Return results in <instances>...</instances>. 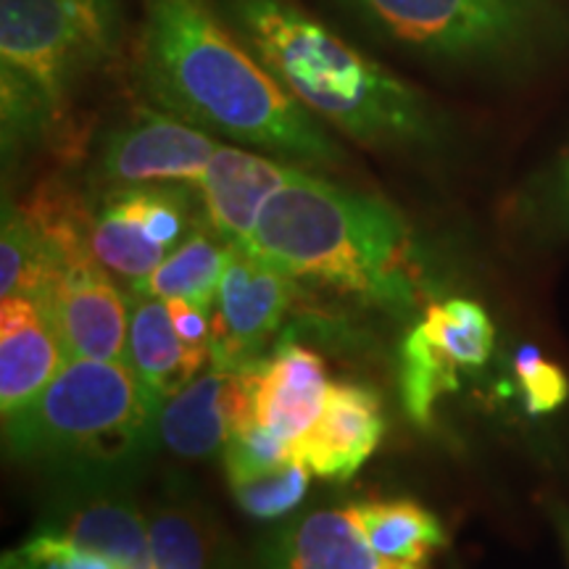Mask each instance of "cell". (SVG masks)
<instances>
[{
    "label": "cell",
    "instance_id": "obj_11",
    "mask_svg": "<svg viewBox=\"0 0 569 569\" xmlns=\"http://www.w3.org/2000/svg\"><path fill=\"white\" fill-rule=\"evenodd\" d=\"M38 530L109 557L124 569H156L148 517L127 488V478L67 480Z\"/></svg>",
    "mask_w": 569,
    "mask_h": 569
},
{
    "label": "cell",
    "instance_id": "obj_15",
    "mask_svg": "<svg viewBox=\"0 0 569 569\" xmlns=\"http://www.w3.org/2000/svg\"><path fill=\"white\" fill-rule=\"evenodd\" d=\"M67 367L61 340L38 301L24 296L0 303V411L9 419L34 401Z\"/></svg>",
    "mask_w": 569,
    "mask_h": 569
},
{
    "label": "cell",
    "instance_id": "obj_3",
    "mask_svg": "<svg viewBox=\"0 0 569 569\" xmlns=\"http://www.w3.org/2000/svg\"><path fill=\"white\" fill-rule=\"evenodd\" d=\"M248 248L293 280L386 303L415 298L407 219L380 198L301 169L261 209Z\"/></svg>",
    "mask_w": 569,
    "mask_h": 569
},
{
    "label": "cell",
    "instance_id": "obj_25",
    "mask_svg": "<svg viewBox=\"0 0 569 569\" xmlns=\"http://www.w3.org/2000/svg\"><path fill=\"white\" fill-rule=\"evenodd\" d=\"M311 469L301 459H288L256 478L230 482L238 507L253 519H280L301 507L309 493Z\"/></svg>",
    "mask_w": 569,
    "mask_h": 569
},
{
    "label": "cell",
    "instance_id": "obj_20",
    "mask_svg": "<svg viewBox=\"0 0 569 569\" xmlns=\"http://www.w3.org/2000/svg\"><path fill=\"white\" fill-rule=\"evenodd\" d=\"M356 528L377 557L396 565L422 567L443 549L448 536L440 519L409 498L393 501H361L348 507Z\"/></svg>",
    "mask_w": 569,
    "mask_h": 569
},
{
    "label": "cell",
    "instance_id": "obj_22",
    "mask_svg": "<svg viewBox=\"0 0 569 569\" xmlns=\"http://www.w3.org/2000/svg\"><path fill=\"white\" fill-rule=\"evenodd\" d=\"M67 261L38 232L19 203L3 201V230H0V298L24 296L40 301L48 284Z\"/></svg>",
    "mask_w": 569,
    "mask_h": 569
},
{
    "label": "cell",
    "instance_id": "obj_21",
    "mask_svg": "<svg viewBox=\"0 0 569 569\" xmlns=\"http://www.w3.org/2000/svg\"><path fill=\"white\" fill-rule=\"evenodd\" d=\"M230 248L232 243H227L203 217L193 232L153 269L151 277L132 290L163 298V301L180 298L211 315Z\"/></svg>",
    "mask_w": 569,
    "mask_h": 569
},
{
    "label": "cell",
    "instance_id": "obj_24",
    "mask_svg": "<svg viewBox=\"0 0 569 569\" xmlns=\"http://www.w3.org/2000/svg\"><path fill=\"white\" fill-rule=\"evenodd\" d=\"M459 388V372L438 359L427 343L419 327H411V332L403 340L401 348V396L407 415L417 425H430L432 407L443 393Z\"/></svg>",
    "mask_w": 569,
    "mask_h": 569
},
{
    "label": "cell",
    "instance_id": "obj_10",
    "mask_svg": "<svg viewBox=\"0 0 569 569\" xmlns=\"http://www.w3.org/2000/svg\"><path fill=\"white\" fill-rule=\"evenodd\" d=\"M38 303L51 319L67 361H127L130 293L113 284L96 256L63 264Z\"/></svg>",
    "mask_w": 569,
    "mask_h": 569
},
{
    "label": "cell",
    "instance_id": "obj_29",
    "mask_svg": "<svg viewBox=\"0 0 569 569\" xmlns=\"http://www.w3.org/2000/svg\"><path fill=\"white\" fill-rule=\"evenodd\" d=\"M557 196L561 206H565V211L569 213V156L565 159V163H561L559 169V182H557Z\"/></svg>",
    "mask_w": 569,
    "mask_h": 569
},
{
    "label": "cell",
    "instance_id": "obj_17",
    "mask_svg": "<svg viewBox=\"0 0 569 569\" xmlns=\"http://www.w3.org/2000/svg\"><path fill=\"white\" fill-rule=\"evenodd\" d=\"M256 569H422L380 559L356 528L351 511L317 509L277 528L261 546Z\"/></svg>",
    "mask_w": 569,
    "mask_h": 569
},
{
    "label": "cell",
    "instance_id": "obj_6",
    "mask_svg": "<svg viewBox=\"0 0 569 569\" xmlns=\"http://www.w3.org/2000/svg\"><path fill=\"white\" fill-rule=\"evenodd\" d=\"M375 34L443 67H496L538 51L551 0H338Z\"/></svg>",
    "mask_w": 569,
    "mask_h": 569
},
{
    "label": "cell",
    "instance_id": "obj_18",
    "mask_svg": "<svg viewBox=\"0 0 569 569\" xmlns=\"http://www.w3.org/2000/svg\"><path fill=\"white\" fill-rule=\"evenodd\" d=\"M327 388L322 356L288 340L253 369V417L296 443L317 422Z\"/></svg>",
    "mask_w": 569,
    "mask_h": 569
},
{
    "label": "cell",
    "instance_id": "obj_30",
    "mask_svg": "<svg viewBox=\"0 0 569 569\" xmlns=\"http://www.w3.org/2000/svg\"><path fill=\"white\" fill-rule=\"evenodd\" d=\"M557 522H559V530H561V538H565L567 543V551H569V515L565 509L557 511Z\"/></svg>",
    "mask_w": 569,
    "mask_h": 569
},
{
    "label": "cell",
    "instance_id": "obj_8",
    "mask_svg": "<svg viewBox=\"0 0 569 569\" xmlns=\"http://www.w3.org/2000/svg\"><path fill=\"white\" fill-rule=\"evenodd\" d=\"M293 293V277L232 243L211 309V365L227 372L259 367Z\"/></svg>",
    "mask_w": 569,
    "mask_h": 569
},
{
    "label": "cell",
    "instance_id": "obj_12",
    "mask_svg": "<svg viewBox=\"0 0 569 569\" xmlns=\"http://www.w3.org/2000/svg\"><path fill=\"white\" fill-rule=\"evenodd\" d=\"M253 369L227 372L213 367L169 396L156 417V440L182 459L219 453L232 427L253 417Z\"/></svg>",
    "mask_w": 569,
    "mask_h": 569
},
{
    "label": "cell",
    "instance_id": "obj_26",
    "mask_svg": "<svg viewBox=\"0 0 569 569\" xmlns=\"http://www.w3.org/2000/svg\"><path fill=\"white\" fill-rule=\"evenodd\" d=\"M293 459V443L277 436L259 422V419H246L238 427H232L230 438L222 448V461L227 482H238L256 478L282 461Z\"/></svg>",
    "mask_w": 569,
    "mask_h": 569
},
{
    "label": "cell",
    "instance_id": "obj_2",
    "mask_svg": "<svg viewBox=\"0 0 569 569\" xmlns=\"http://www.w3.org/2000/svg\"><path fill=\"white\" fill-rule=\"evenodd\" d=\"M219 11L306 111L365 148L411 151L438 140L430 101L290 0H219Z\"/></svg>",
    "mask_w": 569,
    "mask_h": 569
},
{
    "label": "cell",
    "instance_id": "obj_14",
    "mask_svg": "<svg viewBox=\"0 0 569 569\" xmlns=\"http://www.w3.org/2000/svg\"><path fill=\"white\" fill-rule=\"evenodd\" d=\"M296 172L298 163L246 148L219 146L196 184L206 222L227 243L248 246L261 209L282 184L293 180Z\"/></svg>",
    "mask_w": 569,
    "mask_h": 569
},
{
    "label": "cell",
    "instance_id": "obj_23",
    "mask_svg": "<svg viewBox=\"0 0 569 569\" xmlns=\"http://www.w3.org/2000/svg\"><path fill=\"white\" fill-rule=\"evenodd\" d=\"M417 327L432 351L457 372H469L486 365L496 343V330L486 309L467 298L430 303Z\"/></svg>",
    "mask_w": 569,
    "mask_h": 569
},
{
    "label": "cell",
    "instance_id": "obj_4",
    "mask_svg": "<svg viewBox=\"0 0 569 569\" xmlns=\"http://www.w3.org/2000/svg\"><path fill=\"white\" fill-rule=\"evenodd\" d=\"M159 407L127 361H67L34 401L3 419L6 448L63 480L127 478L153 446Z\"/></svg>",
    "mask_w": 569,
    "mask_h": 569
},
{
    "label": "cell",
    "instance_id": "obj_9",
    "mask_svg": "<svg viewBox=\"0 0 569 569\" xmlns=\"http://www.w3.org/2000/svg\"><path fill=\"white\" fill-rule=\"evenodd\" d=\"M219 142L174 113L140 106L111 127L98 146L96 182L101 188L177 182L198 184Z\"/></svg>",
    "mask_w": 569,
    "mask_h": 569
},
{
    "label": "cell",
    "instance_id": "obj_5",
    "mask_svg": "<svg viewBox=\"0 0 569 569\" xmlns=\"http://www.w3.org/2000/svg\"><path fill=\"white\" fill-rule=\"evenodd\" d=\"M122 0H0L3 142L32 140L119 53Z\"/></svg>",
    "mask_w": 569,
    "mask_h": 569
},
{
    "label": "cell",
    "instance_id": "obj_27",
    "mask_svg": "<svg viewBox=\"0 0 569 569\" xmlns=\"http://www.w3.org/2000/svg\"><path fill=\"white\" fill-rule=\"evenodd\" d=\"M515 369L519 382H522V396L530 415H549V411L559 409L567 401L569 382L565 372L551 361H546L538 348H519Z\"/></svg>",
    "mask_w": 569,
    "mask_h": 569
},
{
    "label": "cell",
    "instance_id": "obj_13",
    "mask_svg": "<svg viewBox=\"0 0 569 569\" xmlns=\"http://www.w3.org/2000/svg\"><path fill=\"white\" fill-rule=\"evenodd\" d=\"M382 436L386 415L380 396L353 382H332L317 422L293 443V457L317 478L343 482L372 457Z\"/></svg>",
    "mask_w": 569,
    "mask_h": 569
},
{
    "label": "cell",
    "instance_id": "obj_16",
    "mask_svg": "<svg viewBox=\"0 0 569 569\" xmlns=\"http://www.w3.org/2000/svg\"><path fill=\"white\" fill-rule=\"evenodd\" d=\"M156 569H238L213 511L182 478H172L146 511Z\"/></svg>",
    "mask_w": 569,
    "mask_h": 569
},
{
    "label": "cell",
    "instance_id": "obj_28",
    "mask_svg": "<svg viewBox=\"0 0 569 569\" xmlns=\"http://www.w3.org/2000/svg\"><path fill=\"white\" fill-rule=\"evenodd\" d=\"M167 306L184 351L193 359V365L201 369L206 361H211V315L193 303L180 301V298H169Z\"/></svg>",
    "mask_w": 569,
    "mask_h": 569
},
{
    "label": "cell",
    "instance_id": "obj_1",
    "mask_svg": "<svg viewBox=\"0 0 569 569\" xmlns=\"http://www.w3.org/2000/svg\"><path fill=\"white\" fill-rule=\"evenodd\" d=\"M134 74L156 109L309 167L343 161L315 113L274 80L211 0H140Z\"/></svg>",
    "mask_w": 569,
    "mask_h": 569
},
{
    "label": "cell",
    "instance_id": "obj_31",
    "mask_svg": "<svg viewBox=\"0 0 569 569\" xmlns=\"http://www.w3.org/2000/svg\"><path fill=\"white\" fill-rule=\"evenodd\" d=\"M0 569H17V567H13V565H11V561L3 557V567H0Z\"/></svg>",
    "mask_w": 569,
    "mask_h": 569
},
{
    "label": "cell",
    "instance_id": "obj_19",
    "mask_svg": "<svg viewBox=\"0 0 569 569\" xmlns=\"http://www.w3.org/2000/svg\"><path fill=\"white\" fill-rule=\"evenodd\" d=\"M127 365L134 369L142 386L159 403L174 396L196 377L198 367L184 351L163 298L130 290Z\"/></svg>",
    "mask_w": 569,
    "mask_h": 569
},
{
    "label": "cell",
    "instance_id": "obj_7",
    "mask_svg": "<svg viewBox=\"0 0 569 569\" xmlns=\"http://www.w3.org/2000/svg\"><path fill=\"white\" fill-rule=\"evenodd\" d=\"M190 190L193 184L177 182L106 188L92 203V256L138 288L203 219Z\"/></svg>",
    "mask_w": 569,
    "mask_h": 569
}]
</instances>
